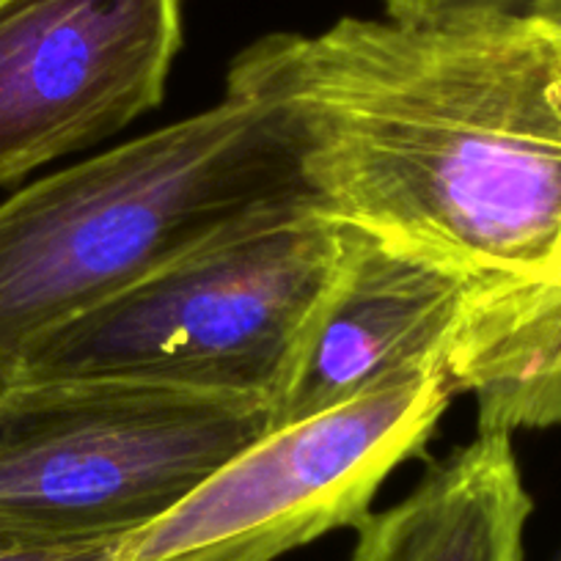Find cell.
Masks as SVG:
<instances>
[{
	"label": "cell",
	"mask_w": 561,
	"mask_h": 561,
	"mask_svg": "<svg viewBox=\"0 0 561 561\" xmlns=\"http://www.w3.org/2000/svg\"><path fill=\"white\" fill-rule=\"evenodd\" d=\"M226 91L273 107L328 215L561 322V36L534 18L267 34Z\"/></svg>",
	"instance_id": "6da1fadb"
},
{
	"label": "cell",
	"mask_w": 561,
	"mask_h": 561,
	"mask_svg": "<svg viewBox=\"0 0 561 561\" xmlns=\"http://www.w3.org/2000/svg\"><path fill=\"white\" fill-rule=\"evenodd\" d=\"M309 202L287 122L231 91L42 176L0 204V355L20 360L169 264Z\"/></svg>",
	"instance_id": "7a4b0ae2"
},
{
	"label": "cell",
	"mask_w": 561,
	"mask_h": 561,
	"mask_svg": "<svg viewBox=\"0 0 561 561\" xmlns=\"http://www.w3.org/2000/svg\"><path fill=\"white\" fill-rule=\"evenodd\" d=\"M317 202L234 231L56 328L25 380H118L280 399L347 256Z\"/></svg>",
	"instance_id": "3957f363"
},
{
	"label": "cell",
	"mask_w": 561,
	"mask_h": 561,
	"mask_svg": "<svg viewBox=\"0 0 561 561\" xmlns=\"http://www.w3.org/2000/svg\"><path fill=\"white\" fill-rule=\"evenodd\" d=\"M270 427L262 399L20 377L0 408V528L53 542L127 539Z\"/></svg>",
	"instance_id": "277c9868"
},
{
	"label": "cell",
	"mask_w": 561,
	"mask_h": 561,
	"mask_svg": "<svg viewBox=\"0 0 561 561\" xmlns=\"http://www.w3.org/2000/svg\"><path fill=\"white\" fill-rule=\"evenodd\" d=\"M451 393L444 377H413L273 424L129 534L116 561H275L358 528L382 482L430 444Z\"/></svg>",
	"instance_id": "5b68a950"
},
{
	"label": "cell",
	"mask_w": 561,
	"mask_h": 561,
	"mask_svg": "<svg viewBox=\"0 0 561 561\" xmlns=\"http://www.w3.org/2000/svg\"><path fill=\"white\" fill-rule=\"evenodd\" d=\"M180 0H0V187L163 102Z\"/></svg>",
	"instance_id": "8992f818"
},
{
	"label": "cell",
	"mask_w": 561,
	"mask_h": 561,
	"mask_svg": "<svg viewBox=\"0 0 561 561\" xmlns=\"http://www.w3.org/2000/svg\"><path fill=\"white\" fill-rule=\"evenodd\" d=\"M531 512L512 433L479 430L413 493L355 528L350 561H526Z\"/></svg>",
	"instance_id": "52a82bcc"
},
{
	"label": "cell",
	"mask_w": 561,
	"mask_h": 561,
	"mask_svg": "<svg viewBox=\"0 0 561 561\" xmlns=\"http://www.w3.org/2000/svg\"><path fill=\"white\" fill-rule=\"evenodd\" d=\"M386 14L404 25H466L531 18L545 0H382Z\"/></svg>",
	"instance_id": "ba28073f"
},
{
	"label": "cell",
	"mask_w": 561,
	"mask_h": 561,
	"mask_svg": "<svg viewBox=\"0 0 561 561\" xmlns=\"http://www.w3.org/2000/svg\"><path fill=\"white\" fill-rule=\"evenodd\" d=\"M124 539L102 542H53L0 528V561H116Z\"/></svg>",
	"instance_id": "9c48e42d"
},
{
	"label": "cell",
	"mask_w": 561,
	"mask_h": 561,
	"mask_svg": "<svg viewBox=\"0 0 561 561\" xmlns=\"http://www.w3.org/2000/svg\"><path fill=\"white\" fill-rule=\"evenodd\" d=\"M20 380V366L14 358H7V355H0V408L7 404L9 393H12V388L18 386Z\"/></svg>",
	"instance_id": "30bf717a"
}]
</instances>
